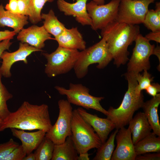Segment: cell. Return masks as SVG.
<instances>
[{
	"mask_svg": "<svg viewBox=\"0 0 160 160\" xmlns=\"http://www.w3.org/2000/svg\"><path fill=\"white\" fill-rule=\"evenodd\" d=\"M128 128L132 135L133 143H136L151 132L152 128L143 112H139L129 122Z\"/></svg>",
	"mask_w": 160,
	"mask_h": 160,
	"instance_id": "cell-19",
	"label": "cell"
},
{
	"mask_svg": "<svg viewBox=\"0 0 160 160\" xmlns=\"http://www.w3.org/2000/svg\"><path fill=\"white\" fill-rule=\"evenodd\" d=\"M78 153L71 136L63 143L55 144L52 160H77Z\"/></svg>",
	"mask_w": 160,
	"mask_h": 160,
	"instance_id": "cell-22",
	"label": "cell"
},
{
	"mask_svg": "<svg viewBox=\"0 0 160 160\" xmlns=\"http://www.w3.org/2000/svg\"><path fill=\"white\" fill-rule=\"evenodd\" d=\"M160 103V94L144 102L142 107L143 112L151 127L153 132L160 137V124L158 109Z\"/></svg>",
	"mask_w": 160,
	"mask_h": 160,
	"instance_id": "cell-20",
	"label": "cell"
},
{
	"mask_svg": "<svg viewBox=\"0 0 160 160\" xmlns=\"http://www.w3.org/2000/svg\"><path fill=\"white\" fill-rule=\"evenodd\" d=\"M28 16L11 13L5 10L2 4L0 5V27L12 28L17 33L28 23Z\"/></svg>",
	"mask_w": 160,
	"mask_h": 160,
	"instance_id": "cell-21",
	"label": "cell"
},
{
	"mask_svg": "<svg viewBox=\"0 0 160 160\" xmlns=\"http://www.w3.org/2000/svg\"><path fill=\"white\" fill-rule=\"evenodd\" d=\"M145 37L149 41L152 40L160 43V31H152L147 34Z\"/></svg>",
	"mask_w": 160,
	"mask_h": 160,
	"instance_id": "cell-38",
	"label": "cell"
},
{
	"mask_svg": "<svg viewBox=\"0 0 160 160\" xmlns=\"http://www.w3.org/2000/svg\"><path fill=\"white\" fill-rule=\"evenodd\" d=\"M89 0H76L75 3H70L65 0H57V5L60 11L66 16H72L76 20L82 25H92V20L87 9Z\"/></svg>",
	"mask_w": 160,
	"mask_h": 160,
	"instance_id": "cell-14",
	"label": "cell"
},
{
	"mask_svg": "<svg viewBox=\"0 0 160 160\" xmlns=\"http://www.w3.org/2000/svg\"><path fill=\"white\" fill-rule=\"evenodd\" d=\"M5 8L6 10L11 13L19 14L18 9V0H9V3L5 5Z\"/></svg>",
	"mask_w": 160,
	"mask_h": 160,
	"instance_id": "cell-36",
	"label": "cell"
},
{
	"mask_svg": "<svg viewBox=\"0 0 160 160\" xmlns=\"http://www.w3.org/2000/svg\"><path fill=\"white\" fill-rule=\"evenodd\" d=\"M55 88L60 95H66L67 100L71 104L87 109H93L106 116L108 115L107 111L102 107L100 103L104 97L92 95L89 93V89L81 84L70 83L68 89L59 86H56Z\"/></svg>",
	"mask_w": 160,
	"mask_h": 160,
	"instance_id": "cell-7",
	"label": "cell"
},
{
	"mask_svg": "<svg viewBox=\"0 0 160 160\" xmlns=\"http://www.w3.org/2000/svg\"><path fill=\"white\" fill-rule=\"evenodd\" d=\"M17 39L22 43H27L40 49L44 47L45 41L54 39L43 25L38 26L35 25L22 29L18 33Z\"/></svg>",
	"mask_w": 160,
	"mask_h": 160,
	"instance_id": "cell-15",
	"label": "cell"
},
{
	"mask_svg": "<svg viewBox=\"0 0 160 160\" xmlns=\"http://www.w3.org/2000/svg\"><path fill=\"white\" fill-rule=\"evenodd\" d=\"M124 76L128 81L127 90L120 106L116 108L110 107L107 116L118 130L128 125L135 112L142 108L144 102L142 92L136 89V75L127 72Z\"/></svg>",
	"mask_w": 160,
	"mask_h": 160,
	"instance_id": "cell-3",
	"label": "cell"
},
{
	"mask_svg": "<svg viewBox=\"0 0 160 160\" xmlns=\"http://www.w3.org/2000/svg\"><path fill=\"white\" fill-rule=\"evenodd\" d=\"M136 77L137 82L136 89L139 92H142L143 90H145L153 81L154 79L148 71H144L142 74L138 73Z\"/></svg>",
	"mask_w": 160,
	"mask_h": 160,
	"instance_id": "cell-30",
	"label": "cell"
},
{
	"mask_svg": "<svg viewBox=\"0 0 160 160\" xmlns=\"http://www.w3.org/2000/svg\"><path fill=\"white\" fill-rule=\"evenodd\" d=\"M55 144L45 136L34 153L36 160H51Z\"/></svg>",
	"mask_w": 160,
	"mask_h": 160,
	"instance_id": "cell-26",
	"label": "cell"
},
{
	"mask_svg": "<svg viewBox=\"0 0 160 160\" xmlns=\"http://www.w3.org/2000/svg\"><path fill=\"white\" fill-rule=\"evenodd\" d=\"M3 122V120L0 119V127L1 126Z\"/></svg>",
	"mask_w": 160,
	"mask_h": 160,
	"instance_id": "cell-44",
	"label": "cell"
},
{
	"mask_svg": "<svg viewBox=\"0 0 160 160\" xmlns=\"http://www.w3.org/2000/svg\"><path fill=\"white\" fill-rule=\"evenodd\" d=\"M149 95L154 97L160 92V85L158 83H152L145 90Z\"/></svg>",
	"mask_w": 160,
	"mask_h": 160,
	"instance_id": "cell-35",
	"label": "cell"
},
{
	"mask_svg": "<svg viewBox=\"0 0 160 160\" xmlns=\"http://www.w3.org/2000/svg\"><path fill=\"white\" fill-rule=\"evenodd\" d=\"M37 51L42 52L43 50L21 42L19 43V48L17 50L12 52L4 51L1 57L2 60V65L0 66L2 76L5 78L10 77L12 75L10 69L14 63L21 61L27 64V57L33 52Z\"/></svg>",
	"mask_w": 160,
	"mask_h": 160,
	"instance_id": "cell-12",
	"label": "cell"
},
{
	"mask_svg": "<svg viewBox=\"0 0 160 160\" xmlns=\"http://www.w3.org/2000/svg\"><path fill=\"white\" fill-rule=\"evenodd\" d=\"M23 160H36L34 153L32 152L27 155L23 158Z\"/></svg>",
	"mask_w": 160,
	"mask_h": 160,
	"instance_id": "cell-42",
	"label": "cell"
},
{
	"mask_svg": "<svg viewBox=\"0 0 160 160\" xmlns=\"http://www.w3.org/2000/svg\"><path fill=\"white\" fill-rule=\"evenodd\" d=\"M10 39L3 40L0 42V59L3 52L6 50H9L12 42L10 41Z\"/></svg>",
	"mask_w": 160,
	"mask_h": 160,
	"instance_id": "cell-39",
	"label": "cell"
},
{
	"mask_svg": "<svg viewBox=\"0 0 160 160\" xmlns=\"http://www.w3.org/2000/svg\"><path fill=\"white\" fill-rule=\"evenodd\" d=\"M10 129L13 135L21 141L23 151L26 155L36 149L46 133L42 130L33 132H27L15 128Z\"/></svg>",
	"mask_w": 160,
	"mask_h": 160,
	"instance_id": "cell-17",
	"label": "cell"
},
{
	"mask_svg": "<svg viewBox=\"0 0 160 160\" xmlns=\"http://www.w3.org/2000/svg\"><path fill=\"white\" fill-rule=\"evenodd\" d=\"M80 52L78 50L58 46L51 53H42L47 61L45 73L49 77L68 73L73 68Z\"/></svg>",
	"mask_w": 160,
	"mask_h": 160,
	"instance_id": "cell-6",
	"label": "cell"
},
{
	"mask_svg": "<svg viewBox=\"0 0 160 160\" xmlns=\"http://www.w3.org/2000/svg\"><path fill=\"white\" fill-rule=\"evenodd\" d=\"M19 143L11 138L7 142L0 144V160L5 158L15 148L19 145Z\"/></svg>",
	"mask_w": 160,
	"mask_h": 160,
	"instance_id": "cell-31",
	"label": "cell"
},
{
	"mask_svg": "<svg viewBox=\"0 0 160 160\" xmlns=\"http://www.w3.org/2000/svg\"><path fill=\"white\" fill-rule=\"evenodd\" d=\"M155 0H121L116 20L131 25L143 23L150 4Z\"/></svg>",
	"mask_w": 160,
	"mask_h": 160,
	"instance_id": "cell-9",
	"label": "cell"
},
{
	"mask_svg": "<svg viewBox=\"0 0 160 160\" xmlns=\"http://www.w3.org/2000/svg\"><path fill=\"white\" fill-rule=\"evenodd\" d=\"M134 148L137 156L148 153L160 152V137L151 132L134 144Z\"/></svg>",
	"mask_w": 160,
	"mask_h": 160,
	"instance_id": "cell-23",
	"label": "cell"
},
{
	"mask_svg": "<svg viewBox=\"0 0 160 160\" xmlns=\"http://www.w3.org/2000/svg\"><path fill=\"white\" fill-rule=\"evenodd\" d=\"M101 30V35L106 39L114 64L118 67L125 64L129 60L128 47L140 33V26L115 20Z\"/></svg>",
	"mask_w": 160,
	"mask_h": 160,
	"instance_id": "cell-2",
	"label": "cell"
},
{
	"mask_svg": "<svg viewBox=\"0 0 160 160\" xmlns=\"http://www.w3.org/2000/svg\"><path fill=\"white\" fill-rule=\"evenodd\" d=\"M26 154L23 151L21 145L13 150L4 160H23Z\"/></svg>",
	"mask_w": 160,
	"mask_h": 160,
	"instance_id": "cell-32",
	"label": "cell"
},
{
	"mask_svg": "<svg viewBox=\"0 0 160 160\" xmlns=\"http://www.w3.org/2000/svg\"><path fill=\"white\" fill-rule=\"evenodd\" d=\"M17 33L14 31H10L8 30L0 31V41L5 39L13 38Z\"/></svg>",
	"mask_w": 160,
	"mask_h": 160,
	"instance_id": "cell-37",
	"label": "cell"
},
{
	"mask_svg": "<svg viewBox=\"0 0 160 160\" xmlns=\"http://www.w3.org/2000/svg\"><path fill=\"white\" fill-rule=\"evenodd\" d=\"M113 59L105 37L92 46L80 52L73 69L76 77L81 79L87 74L88 67L97 63V68H105Z\"/></svg>",
	"mask_w": 160,
	"mask_h": 160,
	"instance_id": "cell-4",
	"label": "cell"
},
{
	"mask_svg": "<svg viewBox=\"0 0 160 160\" xmlns=\"http://www.w3.org/2000/svg\"><path fill=\"white\" fill-rule=\"evenodd\" d=\"M159 160L160 153L154 152L148 153L143 154L137 155L135 160Z\"/></svg>",
	"mask_w": 160,
	"mask_h": 160,
	"instance_id": "cell-34",
	"label": "cell"
},
{
	"mask_svg": "<svg viewBox=\"0 0 160 160\" xmlns=\"http://www.w3.org/2000/svg\"><path fill=\"white\" fill-rule=\"evenodd\" d=\"M135 41V45L127 64V72L136 75L143 71L150 69L149 58L155 46L140 33Z\"/></svg>",
	"mask_w": 160,
	"mask_h": 160,
	"instance_id": "cell-10",
	"label": "cell"
},
{
	"mask_svg": "<svg viewBox=\"0 0 160 160\" xmlns=\"http://www.w3.org/2000/svg\"><path fill=\"white\" fill-rule=\"evenodd\" d=\"M71 137L78 154L99 148L102 144L92 126L81 116L76 109L73 111L71 123Z\"/></svg>",
	"mask_w": 160,
	"mask_h": 160,
	"instance_id": "cell-5",
	"label": "cell"
},
{
	"mask_svg": "<svg viewBox=\"0 0 160 160\" xmlns=\"http://www.w3.org/2000/svg\"><path fill=\"white\" fill-rule=\"evenodd\" d=\"M58 46L73 49L83 50L86 48V43L77 27L66 28L59 35L55 37Z\"/></svg>",
	"mask_w": 160,
	"mask_h": 160,
	"instance_id": "cell-18",
	"label": "cell"
},
{
	"mask_svg": "<svg viewBox=\"0 0 160 160\" xmlns=\"http://www.w3.org/2000/svg\"><path fill=\"white\" fill-rule=\"evenodd\" d=\"M152 31H160V2L156 3V9H148L143 23Z\"/></svg>",
	"mask_w": 160,
	"mask_h": 160,
	"instance_id": "cell-27",
	"label": "cell"
},
{
	"mask_svg": "<svg viewBox=\"0 0 160 160\" xmlns=\"http://www.w3.org/2000/svg\"><path fill=\"white\" fill-rule=\"evenodd\" d=\"M48 106L33 105L25 101L17 110L3 120L0 131L15 128L23 130H42L46 133L52 126Z\"/></svg>",
	"mask_w": 160,
	"mask_h": 160,
	"instance_id": "cell-1",
	"label": "cell"
},
{
	"mask_svg": "<svg viewBox=\"0 0 160 160\" xmlns=\"http://www.w3.org/2000/svg\"><path fill=\"white\" fill-rule=\"evenodd\" d=\"M118 131L116 129L111 135L107 141L102 143L97 148V152L93 160H110L115 147L114 140Z\"/></svg>",
	"mask_w": 160,
	"mask_h": 160,
	"instance_id": "cell-25",
	"label": "cell"
},
{
	"mask_svg": "<svg viewBox=\"0 0 160 160\" xmlns=\"http://www.w3.org/2000/svg\"><path fill=\"white\" fill-rule=\"evenodd\" d=\"M115 139L117 145L111 160H135L137 155L129 129L124 127L119 129Z\"/></svg>",
	"mask_w": 160,
	"mask_h": 160,
	"instance_id": "cell-13",
	"label": "cell"
},
{
	"mask_svg": "<svg viewBox=\"0 0 160 160\" xmlns=\"http://www.w3.org/2000/svg\"><path fill=\"white\" fill-rule=\"evenodd\" d=\"M152 55H156L158 58L160 63V47L158 45L157 46L154 48Z\"/></svg>",
	"mask_w": 160,
	"mask_h": 160,
	"instance_id": "cell-41",
	"label": "cell"
},
{
	"mask_svg": "<svg viewBox=\"0 0 160 160\" xmlns=\"http://www.w3.org/2000/svg\"><path fill=\"white\" fill-rule=\"evenodd\" d=\"M55 0H28L30 11L28 16L31 22L36 24L41 20V11L47 2H52Z\"/></svg>",
	"mask_w": 160,
	"mask_h": 160,
	"instance_id": "cell-28",
	"label": "cell"
},
{
	"mask_svg": "<svg viewBox=\"0 0 160 160\" xmlns=\"http://www.w3.org/2000/svg\"><path fill=\"white\" fill-rule=\"evenodd\" d=\"M41 18L44 20L43 26L45 30L55 37L60 35L66 28L58 19L52 9L47 14L41 13Z\"/></svg>",
	"mask_w": 160,
	"mask_h": 160,
	"instance_id": "cell-24",
	"label": "cell"
},
{
	"mask_svg": "<svg viewBox=\"0 0 160 160\" xmlns=\"http://www.w3.org/2000/svg\"><path fill=\"white\" fill-rule=\"evenodd\" d=\"M2 75L0 71V119L3 120L9 114L10 111L7 105V101L13 97L1 81Z\"/></svg>",
	"mask_w": 160,
	"mask_h": 160,
	"instance_id": "cell-29",
	"label": "cell"
},
{
	"mask_svg": "<svg viewBox=\"0 0 160 160\" xmlns=\"http://www.w3.org/2000/svg\"><path fill=\"white\" fill-rule=\"evenodd\" d=\"M18 6L20 14L29 16L30 15L28 0H18Z\"/></svg>",
	"mask_w": 160,
	"mask_h": 160,
	"instance_id": "cell-33",
	"label": "cell"
},
{
	"mask_svg": "<svg viewBox=\"0 0 160 160\" xmlns=\"http://www.w3.org/2000/svg\"><path fill=\"white\" fill-rule=\"evenodd\" d=\"M89 156L88 152L80 154L78 156L77 160H89Z\"/></svg>",
	"mask_w": 160,
	"mask_h": 160,
	"instance_id": "cell-40",
	"label": "cell"
},
{
	"mask_svg": "<svg viewBox=\"0 0 160 160\" xmlns=\"http://www.w3.org/2000/svg\"><path fill=\"white\" fill-rule=\"evenodd\" d=\"M76 109L83 119L93 128L102 143H105L110 133L115 128L113 122L107 118H102L96 114L88 113L81 107H79Z\"/></svg>",
	"mask_w": 160,
	"mask_h": 160,
	"instance_id": "cell-16",
	"label": "cell"
},
{
	"mask_svg": "<svg viewBox=\"0 0 160 160\" xmlns=\"http://www.w3.org/2000/svg\"><path fill=\"white\" fill-rule=\"evenodd\" d=\"M93 1L95 2L98 5H103L104 4L105 0H93Z\"/></svg>",
	"mask_w": 160,
	"mask_h": 160,
	"instance_id": "cell-43",
	"label": "cell"
},
{
	"mask_svg": "<svg viewBox=\"0 0 160 160\" xmlns=\"http://www.w3.org/2000/svg\"><path fill=\"white\" fill-rule=\"evenodd\" d=\"M58 105L59 113L57 119L45 136L55 144L63 143L67 137L72 135L71 123L73 110L71 104L67 100L61 99Z\"/></svg>",
	"mask_w": 160,
	"mask_h": 160,
	"instance_id": "cell-8",
	"label": "cell"
},
{
	"mask_svg": "<svg viewBox=\"0 0 160 160\" xmlns=\"http://www.w3.org/2000/svg\"><path fill=\"white\" fill-rule=\"evenodd\" d=\"M120 0H111L108 3L101 5L93 0L87 3V9L92 20V30H101L116 20Z\"/></svg>",
	"mask_w": 160,
	"mask_h": 160,
	"instance_id": "cell-11",
	"label": "cell"
}]
</instances>
